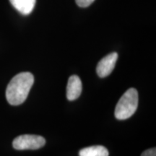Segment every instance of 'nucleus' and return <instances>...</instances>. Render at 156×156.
<instances>
[{"label":"nucleus","instance_id":"nucleus-9","mask_svg":"<svg viewBox=\"0 0 156 156\" xmlns=\"http://www.w3.org/2000/svg\"><path fill=\"white\" fill-rule=\"evenodd\" d=\"M141 156H156V149L155 147L151 148L148 149L147 151H144L142 153Z\"/></svg>","mask_w":156,"mask_h":156},{"label":"nucleus","instance_id":"nucleus-3","mask_svg":"<svg viewBox=\"0 0 156 156\" xmlns=\"http://www.w3.org/2000/svg\"><path fill=\"white\" fill-rule=\"evenodd\" d=\"M46 140L43 136L34 134H23L13 140L12 146L15 150H37L44 147Z\"/></svg>","mask_w":156,"mask_h":156},{"label":"nucleus","instance_id":"nucleus-8","mask_svg":"<svg viewBox=\"0 0 156 156\" xmlns=\"http://www.w3.org/2000/svg\"><path fill=\"white\" fill-rule=\"evenodd\" d=\"M77 5L80 7H87L92 4L95 0H75Z\"/></svg>","mask_w":156,"mask_h":156},{"label":"nucleus","instance_id":"nucleus-4","mask_svg":"<svg viewBox=\"0 0 156 156\" xmlns=\"http://www.w3.org/2000/svg\"><path fill=\"white\" fill-rule=\"evenodd\" d=\"M118 54L113 52L103 57L98 64L96 72L100 77H106L108 76L114 70L116 65Z\"/></svg>","mask_w":156,"mask_h":156},{"label":"nucleus","instance_id":"nucleus-1","mask_svg":"<svg viewBox=\"0 0 156 156\" xmlns=\"http://www.w3.org/2000/svg\"><path fill=\"white\" fill-rule=\"evenodd\" d=\"M34 83L30 73H21L15 75L9 82L6 90V98L12 106L22 104L26 100Z\"/></svg>","mask_w":156,"mask_h":156},{"label":"nucleus","instance_id":"nucleus-6","mask_svg":"<svg viewBox=\"0 0 156 156\" xmlns=\"http://www.w3.org/2000/svg\"><path fill=\"white\" fill-rule=\"evenodd\" d=\"M11 5L21 14H30L34 9L36 0H9Z\"/></svg>","mask_w":156,"mask_h":156},{"label":"nucleus","instance_id":"nucleus-5","mask_svg":"<svg viewBox=\"0 0 156 156\" xmlns=\"http://www.w3.org/2000/svg\"><path fill=\"white\" fill-rule=\"evenodd\" d=\"M83 90L81 80L77 75H72L68 80L67 98L69 101H74L80 96Z\"/></svg>","mask_w":156,"mask_h":156},{"label":"nucleus","instance_id":"nucleus-2","mask_svg":"<svg viewBox=\"0 0 156 156\" xmlns=\"http://www.w3.org/2000/svg\"><path fill=\"white\" fill-rule=\"evenodd\" d=\"M137 106V91L133 87L128 89L117 103L115 108V116L119 120L129 119L135 113Z\"/></svg>","mask_w":156,"mask_h":156},{"label":"nucleus","instance_id":"nucleus-7","mask_svg":"<svg viewBox=\"0 0 156 156\" xmlns=\"http://www.w3.org/2000/svg\"><path fill=\"white\" fill-rule=\"evenodd\" d=\"M79 156H108V151L103 146H91L82 149L79 152Z\"/></svg>","mask_w":156,"mask_h":156}]
</instances>
